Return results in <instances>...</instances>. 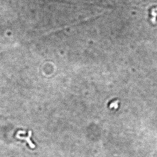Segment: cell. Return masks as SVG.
<instances>
[{
	"mask_svg": "<svg viewBox=\"0 0 157 157\" xmlns=\"http://www.w3.org/2000/svg\"><path fill=\"white\" fill-rule=\"evenodd\" d=\"M31 135H32V132H31V131H29V135L28 136H27V137H21L20 135L17 134V135H16V137L18 138V139H20V140H25L26 142H27V143H28L29 145L30 146L31 148H34L35 147V145L34 144H33L32 142L31 141L30 139Z\"/></svg>",
	"mask_w": 157,
	"mask_h": 157,
	"instance_id": "1",
	"label": "cell"
},
{
	"mask_svg": "<svg viewBox=\"0 0 157 157\" xmlns=\"http://www.w3.org/2000/svg\"><path fill=\"white\" fill-rule=\"evenodd\" d=\"M109 107H110V108L111 109H117L118 107H119V105H118V101L112 102L110 105H109Z\"/></svg>",
	"mask_w": 157,
	"mask_h": 157,
	"instance_id": "2",
	"label": "cell"
}]
</instances>
